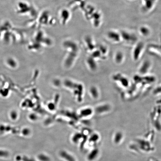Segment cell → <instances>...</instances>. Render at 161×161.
Here are the masks:
<instances>
[{"instance_id": "6da1fadb", "label": "cell", "mask_w": 161, "mask_h": 161, "mask_svg": "<svg viewBox=\"0 0 161 161\" xmlns=\"http://www.w3.org/2000/svg\"><path fill=\"white\" fill-rule=\"evenodd\" d=\"M113 81L120 89L126 90L131 86V82L126 76L121 73L114 74L112 77Z\"/></svg>"}, {"instance_id": "7a4b0ae2", "label": "cell", "mask_w": 161, "mask_h": 161, "mask_svg": "<svg viewBox=\"0 0 161 161\" xmlns=\"http://www.w3.org/2000/svg\"><path fill=\"white\" fill-rule=\"evenodd\" d=\"M145 50L144 43L142 42L137 43L134 45L132 52V58L135 62H137L141 58Z\"/></svg>"}, {"instance_id": "3957f363", "label": "cell", "mask_w": 161, "mask_h": 161, "mask_svg": "<svg viewBox=\"0 0 161 161\" xmlns=\"http://www.w3.org/2000/svg\"><path fill=\"white\" fill-rule=\"evenodd\" d=\"M152 67V62L149 59H146L142 61L138 69V74L143 76L149 74Z\"/></svg>"}, {"instance_id": "277c9868", "label": "cell", "mask_w": 161, "mask_h": 161, "mask_svg": "<svg viewBox=\"0 0 161 161\" xmlns=\"http://www.w3.org/2000/svg\"><path fill=\"white\" fill-rule=\"evenodd\" d=\"M122 41L128 45H132L136 44L137 38L135 35L129 33L128 32L123 31L120 33Z\"/></svg>"}, {"instance_id": "5b68a950", "label": "cell", "mask_w": 161, "mask_h": 161, "mask_svg": "<svg viewBox=\"0 0 161 161\" xmlns=\"http://www.w3.org/2000/svg\"><path fill=\"white\" fill-rule=\"evenodd\" d=\"M107 37L109 41L115 44H117L122 42L120 34L113 30L110 31L108 32L107 34Z\"/></svg>"}, {"instance_id": "8992f818", "label": "cell", "mask_w": 161, "mask_h": 161, "mask_svg": "<svg viewBox=\"0 0 161 161\" xmlns=\"http://www.w3.org/2000/svg\"><path fill=\"white\" fill-rule=\"evenodd\" d=\"M124 54L122 51H117L115 53L113 57L114 62L117 65H122L125 61Z\"/></svg>"}, {"instance_id": "52a82bcc", "label": "cell", "mask_w": 161, "mask_h": 161, "mask_svg": "<svg viewBox=\"0 0 161 161\" xmlns=\"http://www.w3.org/2000/svg\"><path fill=\"white\" fill-rule=\"evenodd\" d=\"M112 109V106L109 103H105L98 106L97 108V112L99 113H106L110 112Z\"/></svg>"}, {"instance_id": "ba28073f", "label": "cell", "mask_w": 161, "mask_h": 161, "mask_svg": "<svg viewBox=\"0 0 161 161\" xmlns=\"http://www.w3.org/2000/svg\"><path fill=\"white\" fill-rule=\"evenodd\" d=\"M59 13V18L60 17L61 20L62 24L65 25L67 23V22L68 21H67L69 20L70 17V12L67 9H64L61 10Z\"/></svg>"}, {"instance_id": "9c48e42d", "label": "cell", "mask_w": 161, "mask_h": 161, "mask_svg": "<svg viewBox=\"0 0 161 161\" xmlns=\"http://www.w3.org/2000/svg\"><path fill=\"white\" fill-rule=\"evenodd\" d=\"M149 52L153 55L161 58V48L157 46H151L149 49Z\"/></svg>"}, {"instance_id": "30bf717a", "label": "cell", "mask_w": 161, "mask_h": 161, "mask_svg": "<svg viewBox=\"0 0 161 161\" xmlns=\"http://www.w3.org/2000/svg\"><path fill=\"white\" fill-rule=\"evenodd\" d=\"M143 1L144 2L143 8L147 11L152 9L156 2V0H143Z\"/></svg>"}, {"instance_id": "8fae6325", "label": "cell", "mask_w": 161, "mask_h": 161, "mask_svg": "<svg viewBox=\"0 0 161 161\" xmlns=\"http://www.w3.org/2000/svg\"><path fill=\"white\" fill-rule=\"evenodd\" d=\"M60 156L64 160L67 161H76L74 158L71 154L66 151H62L60 153Z\"/></svg>"}, {"instance_id": "7c38bea8", "label": "cell", "mask_w": 161, "mask_h": 161, "mask_svg": "<svg viewBox=\"0 0 161 161\" xmlns=\"http://www.w3.org/2000/svg\"><path fill=\"white\" fill-rule=\"evenodd\" d=\"M99 151L98 149H94L91 151L88 156V159L90 161L94 160L97 157Z\"/></svg>"}, {"instance_id": "4fadbf2b", "label": "cell", "mask_w": 161, "mask_h": 161, "mask_svg": "<svg viewBox=\"0 0 161 161\" xmlns=\"http://www.w3.org/2000/svg\"><path fill=\"white\" fill-rule=\"evenodd\" d=\"M140 31L141 34L144 36H147L150 33V30L149 28L145 26L141 27L140 28Z\"/></svg>"}, {"instance_id": "5bb4252c", "label": "cell", "mask_w": 161, "mask_h": 161, "mask_svg": "<svg viewBox=\"0 0 161 161\" xmlns=\"http://www.w3.org/2000/svg\"><path fill=\"white\" fill-rule=\"evenodd\" d=\"M38 159L40 161H50V159L48 156L41 154H39L38 157Z\"/></svg>"}, {"instance_id": "9a60e30c", "label": "cell", "mask_w": 161, "mask_h": 161, "mask_svg": "<svg viewBox=\"0 0 161 161\" xmlns=\"http://www.w3.org/2000/svg\"><path fill=\"white\" fill-rule=\"evenodd\" d=\"M122 138V135L120 133H116L114 138V141L116 143H118L121 140Z\"/></svg>"}, {"instance_id": "2e32d148", "label": "cell", "mask_w": 161, "mask_h": 161, "mask_svg": "<svg viewBox=\"0 0 161 161\" xmlns=\"http://www.w3.org/2000/svg\"><path fill=\"white\" fill-rule=\"evenodd\" d=\"M82 137V135L80 133H75L72 138V141L74 143H77L79 141L80 139H81Z\"/></svg>"}, {"instance_id": "e0dca14e", "label": "cell", "mask_w": 161, "mask_h": 161, "mask_svg": "<svg viewBox=\"0 0 161 161\" xmlns=\"http://www.w3.org/2000/svg\"><path fill=\"white\" fill-rule=\"evenodd\" d=\"M153 93L155 95H161V84L158 86L153 91Z\"/></svg>"}, {"instance_id": "ac0fdd59", "label": "cell", "mask_w": 161, "mask_h": 161, "mask_svg": "<svg viewBox=\"0 0 161 161\" xmlns=\"http://www.w3.org/2000/svg\"><path fill=\"white\" fill-rule=\"evenodd\" d=\"M99 136H98V135L97 134H94L91 136L89 140L91 142H96L97 141V140L99 139Z\"/></svg>"}]
</instances>
